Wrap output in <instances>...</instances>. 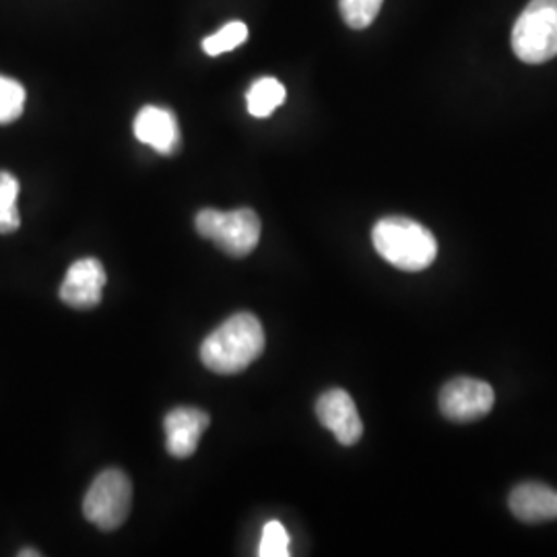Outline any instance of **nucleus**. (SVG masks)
<instances>
[{"label": "nucleus", "instance_id": "obj_10", "mask_svg": "<svg viewBox=\"0 0 557 557\" xmlns=\"http://www.w3.org/2000/svg\"><path fill=\"white\" fill-rule=\"evenodd\" d=\"M135 137L161 156H174L180 147L176 114L160 106H145L135 119Z\"/></svg>", "mask_w": 557, "mask_h": 557}, {"label": "nucleus", "instance_id": "obj_5", "mask_svg": "<svg viewBox=\"0 0 557 557\" xmlns=\"http://www.w3.org/2000/svg\"><path fill=\"white\" fill-rule=\"evenodd\" d=\"M133 508V483L120 469H108L98 475L83 499V515L100 531H116Z\"/></svg>", "mask_w": 557, "mask_h": 557}, {"label": "nucleus", "instance_id": "obj_13", "mask_svg": "<svg viewBox=\"0 0 557 557\" xmlns=\"http://www.w3.org/2000/svg\"><path fill=\"white\" fill-rule=\"evenodd\" d=\"M248 40V27L242 21H230L227 25H223L220 32H215L213 36L202 40V50L209 57H220L225 52H232L234 48L242 46Z\"/></svg>", "mask_w": 557, "mask_h": 557}, {"label": "nucleus", "instance_id": "obj_16", "mask_svg": "<svg viewBox=\"0 0 557 557\" xmlns=\"http://www.w3.org/2000/svg\"><path fill=\"white\" fill-rule=\"evenodd\" d=\"M289 533L285 531V527L278 520H271L264 524L262 529V537H260L259 556L260 557H287L289 552Z\"/></svg>", "mask_w": 557, "mask_h": 557}, {"label": "nucleus", "instance_id": "obj_2", "mask_svg": "<svg viewBox=\"0 0 557 557\" xmlns=\"http://www.w3.org/2000/svg\"><path fill=\"white\" fill-rule=\"evenodd\" d=\"M372 242L382 259L409 273L425 271L438 257V242L434 234L409 218L380 220L372 230Z\"/></svg>", "mask_w": 557, "mask_h": 557}, {"label": "nucleus", "instance_id": "obj_8", "mask_svg": "<svg viewBox=\"0 0 557 557\" xmlns=\"http://www.w3.org/2000/svg\"><path fill=\"white\" fill-rule=\"evenodd\" d=\"M106 285V271L98 259H81L71 264L60 285V299L77 310L96 308Z\"/></svg>", "mask_w": 557, "mask_h": 557}, {"label": "nucleus", "instance_id": "obj_1", "mask_svg": "<svg viewBox=\"0 0 557 557\" xmlns=\"http://www.w3.org/2000/svg\"><path fill=\"white\" fill-rule=\"evenodd\" d=\"M264 351V331L257 317L234 314L200 345L202 363L215 374H238Z\"/></svg>", "mask_w": 557, "mask_h": 557}, {"label": "nucleus", "instance_id": "obj_14", "mask_svg": "<svg viewBox=\"0 0 557 557\" xmlns=\"http://www.w3.org/2000/svg\"><path fill=\"white\" fill-rule=\"evenodd\" d=\"M25 87L20 81L0 75V124H11L20 119L25 110Z\"/></svg>", "mask_w": 557, "mask_h": 557}, {"label": "nucleus", "instance_id": "obj_7", "mask_svg": "<svg viewBox=\"0 0 557 557\" xmlns=\"http://www.w3.org/2000/svg\"><path fill=\"white\" fill-rule=\"evenodd\" d=\"M317 416L319 421L335 434L338 444L343 446H356L361 434L363 423L359 418L356 400L343 388L326 391L317 403Z\"/></svg>", "mask_w": 557, "mask_h": 557}, {"label": "nucleus", "instance_id": "obj_4", "mask_svg": "<svg viewBox=\"0 0 557 557\" xmlns=\"http://www.w3.org/2000/svg\"><path fill=\"white\" fill-rule=\"evenodd\" d=\"M195 227L205 239H211L230 257H248L260 242V220L252 209L218 211L202 209Z\"/></svg>", "mask_w": 557, "mask_h": 557}, {"label": "nucleus", "instance_id": "obj_11", "mask_svg": "<svg viewBox=\"0 0 557 557\" xmlns=\"http://www.w3.org/2000/svg\"><path fill=\"white\" fill-rule=\"evenodd\" d=\"M508 506L512 515L527 524L557 520V490L539 481H527L512 490Z\"/></svg>", "mask_w": 557, "mask_h": 557}, {"label": "nucleus", "instance_id": "obj_18", "mask_svg": "<svg viewBox=\"0 0 557 557\" xmlns=\"http://www.w3.org/2000/svg\"><path fill=\"white\" fill-rule=\"evenodd\" d=\"M21 225L20 209H11L0 213V234H13Z\"/></svg>", "mask_w": 557, "mask_h": 557}, {"label": "nucleus", "instance_id": "obj_9", "mask_svg": "<svg viewBox=\"0 0 557 557\" xmlns=\"http://www.w3.org/2000/svg\"><path fill=\"white\" fill-rule=\"evenodd\" d=\"M209 423V416L195 407H178L170 411L163 421L168 453L174 458L193 457Z\"/></svg>", "mask_w": 557, "mask_h": 557}, {"label": "nucleus", "instance_id": "obj_6", "mask_svg": "<svg viewBox=\"0 0 557 557\" xmlns=\"http://www.w3.org/2000/svg\"><path fill=\"white\" fill-rule=\"evenodd\" d=\"M496 405V393L492 384L478 379H453L440 391L442 416L458 423H469L492 413Z\"/></svg>", "mask_w": 557, "mask_h": 557}, {"label": "nucleus", "instance_id": "obj_19", "mask_svg": "<svg viewBox=\"0 0 557 557\" xmlns=\"http://www.w3.org/2000/svg\"><path fill=\"white\" fill-rule=\"evenodd\" d=\"M21 557H29V556H41L40 552H32V549H23L20 554Z\"/></svg>", "mask_w": 557, "mask_h": 557}, {"label": "nucleus", "instance_id": "obj_3", "mask_svg": "<svg viewBox=\"0 0 557 557\" xmlns=\"http://www.w3.org/2000/svg\"><path fill=\"white\" fill-rule=\"evenodd\" d=\"M512 50L527 64L557 57V0H531L512 29Z\"/></svg>", "mask_w": 557, "mask_h": 557}, {"label": "nucleus", "instance_id": "obj_12", "mask_svg": "<svg viewBox=\"0 0 557 557\" xmlns=\"http://www.w3.org/2000/svg\"><path fill=\"white\" fill-rule=\"evenodd\" d=\"M285 87L273 77H262L255 81L252 87L246 94V103H248V112L255 119H269L278 106L285 101Z\"/></svg>", "mask_w": 557, "mask_h": 557}, {"label": "nucleus", "instance_id": "obj_17", "mask_svg": "<svg viewBox=\"0 0 557 557\" xmlns=\"http://www.w3.org/2000/svg\"><path fill=\"white\" fill-rule=\"evenodd\" d=\"M20 199V180L11 172H0V213L17 209Z\"/></svg>", "mask_w": 557, "mask_h": 557}, {"label": "nucleus", "instance_id": "obj_15", "mask_svg": "<svg viewBox=\"0 0 557 557\" xmlns=\"http://www.w3.org/2000/svg\"><path fill=\"white\" fill-rule=\"evenodd\" d=\"M384 0H338V9L351 29H366L379 17Z\"/></svg>", "mask_w": 557, "mask_h": 557}]
</instances>
